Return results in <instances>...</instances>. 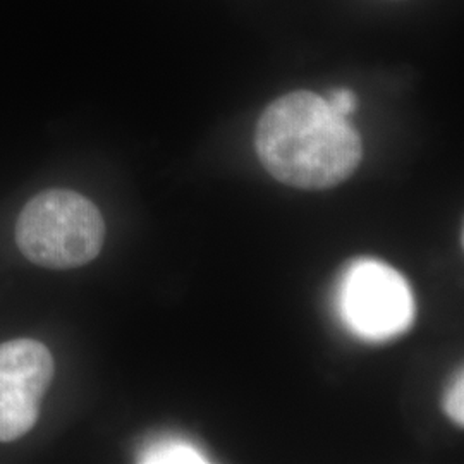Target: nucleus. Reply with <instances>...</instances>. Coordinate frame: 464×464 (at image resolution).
Listing matches in <instances>:
<instances>
[{"instance_id": "obj_4", "label": "nucleus", "mask_w": 464, "mask_h": 464, "mask_svg": "<svg viewBox=\"0 0 464 464\" xmlns=\"http://www.w3.org/2000/svg\"><path fill=\"white\" fill-rule=\"evenodd\" d=\"M53 379L49 349L34 339L0 344V442H13L32 430L40 404Z\"/></svg>"}, {"instance_id": "obj_2", "label": "nucleus", "mask_w": 464, "mask_h": 464, "mask_svg": "<svg viewBox=\"0 0 464 464\" xmlns=\"http://www.w3.org/2000/svg\"><path fill=\"white\" fill-rule=\"evenodd\" d=\"M103 239L105 222L99 208L76 191H44L17 217V248L45 268L86 266L99 256Z\"/></svg>"}, {"instance_id": "obj_5", "label": "nucleus", "mask_w": 464, "mask_h": 464, "mask_svg": "<svg viewBox=\"0 0 464 464\" xmlns=\"http://www.w3.org/2000/svg\"><path fill=\"white\" fill-rule=\"evenodd\" d=\"M143 463H207L205 456L191 444L179 440H166L150 446L143 454Z\"/></svg>"}, {"instance_id": "obj_6", "label": "nucleus", "mask_w": 464, "mask_h": 464, "mask_svg": "<svg viewBox=\"0 0 464 464\" xmlns=\"http://www.w3.org/2000/svg\"><path fill=\"white\" fill-rule=\"evenodd\" d=\"M464 379L463 373H459V377L454 381L449 389L448 396L444 401V408L446 413L450 416V420L463 427L464 425Z\"/></svg>"}, {"instance_id": "obj_1", "label": "nucleus", "mask_w": 464, "mask_h": 464, "mask_svg": "<svg viewBox=\"0 0 464 464\" xmlns=\"http://www.w3.org/2000/svg\"><path fill=\"white\" fill-rule=\"evenodd\" d=\"M255 147L277 181L299 189H329L349 179L363 159V143L348 117L306 90L274 100L260 117Z\"/></svg>"}, {"instance_id": "obj_3", "label": "nucleus", "mask_w": 464, "mask_h": 464, "mask_svg": "<svg viewBox=\"0 0 464 464\" xmlns=\"http://www.w3.org/2000/svg\"><path fill=\"white\" fill-rule=\"evenodd\" d=\"M339 312L358 337L387 341L413 324L415 298L398 270L375 260H360L343 277Z\"/></svg>"}, {"instance_id": "obj_7", "label": "nucleus", "mask_w": 464, "mask_h": 464, "mask_svg": "<svg viewBox=\"0 0 464 464\" xmlns=\"http://www.w3.org/2000/svg\"><path fill=\"white\" fill-rule=\"evenodd\" d=\"M327 102L332 107V111H335L339 116L348 117L356 111L358 105V99L354 95V92H351L349 88H337L332 90L327 97Z\"/></svg>"}]
</instances>
